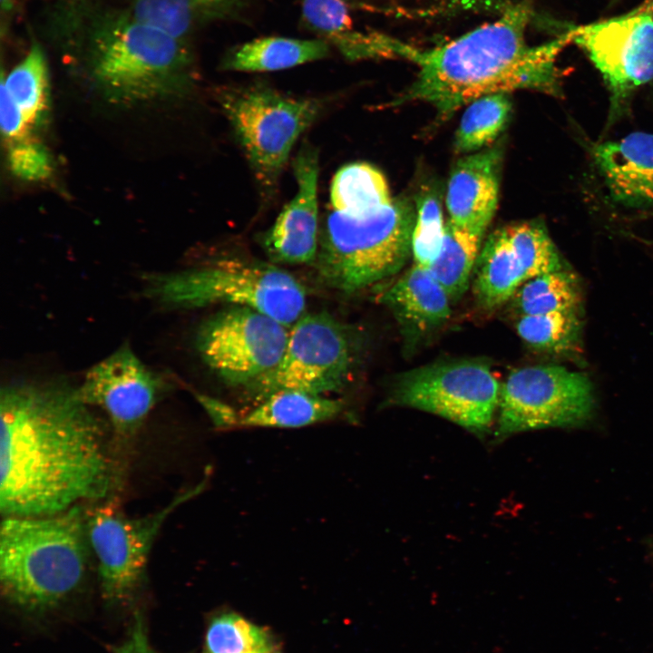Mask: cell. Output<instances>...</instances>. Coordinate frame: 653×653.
Instances as JSON below:
<instances>
[{"mask_svg":"<svg viewBox=\"0 0 653 653\" xmlns=\"http://www.w3.org/2000/svg\"><path fill=\"white\" fill-rule=\"evenodd\" d=\"M63 378L0 392V510L47 516L109 496L114 480L106 430Z\"/></svg>","mask_w":653,"mask_h":653,"instance_id":"obj_1","label":"cell"},{"mask_svg":"<svg viewBox=\"0 0 653 653\" xmlns=\"http://www.w3.org/2000/svg\"><path fill=\"white\" fill-rule=\"evenodd\" d=\"M531 16V0H521L492 22L440 45L419 48L393 37L392 57L411 62L417 73L391 105L424 102L444 119L487 94L531 90L561 96L557 58L571 34L531 45L526 32Z\"/></svg>","mask_w":653,"mask_h":653,"instance_id":"obj_2","label":"cell"},{"mask_svg":"<svg viewBox=\"0 0 653 653\" xmlns=\"http://www.w3.org/2000/svg\"><path fill=\"white\" fill-rule=\"evenodd\" d=\"M53 29L66 53L115 102L180 95L195 83L189 40L139 19L127 7L70 0L54 15Z\"/></svg>","mask_w":653,"mask_h":653,"instance_id":"obj_3","label":"cell"},{"mask_svg":"<svg viewBox=\"0 0 653 653\" xmlns=\"http://www.w3.org/2000/svg\"><path fill=\"white\" fill-rule=\"evenodd\" d=\"M90 550L86 511L80 504L47 516H3V595L29 612L57 607L81 584Z\"/></svg>","mask_w":653,"mask_h":653,"instance_id":"obj_4","label":"cell"},{"mask_svg":"<svg viewBox=\"0 0 653 653\" xmlns=\"http://www.w3.org/2000/svg\"><path fill=\"white\" fill-rule=\"evenodd\" d=\"M414 220L413 205L398 198L361 217L326 211L313 263L319 279L352 294L397 274L412 254Z\"/></svg>","mask_w":653,"mask_h":653,"instance_id":"obj_5","label":"cell"},{"mask_svg":"<svg viewBox=\"0 0 653 653\" xmlns=\"http://www.w3.org/2000/svg\"><path fill=\"white\" fill-rule=\"evenodd\" d=\"M144 276L146 296L167 307H249L288 327L305 313V288L272 263L224 258L180 271Z\"/></svg>","mask_w":653,"mask_h":653,"instance_id":"obj_6","label":"cell"},{"mask_svg":"<svg viewBox=\"0 0 653 653\" xmlns=\"http://www.w3.org/2000/svg\"><path fill=\"white\" fill-rule=\"evenodd\" d=\"M217 101L250 166L261 196L276 194L298 137L316 121L320 99L295 97L261 83L225 86Z\"/></svg>","mask_w":653,"mask_h":653,"instance_id":"obj_7","label":"cell"},{"mask_svg":"<svg viewBox=\"0 0 653 653\" xmlns=\"http://www.w3.org/2000/svg\"><path fill=\"white\" fill-rule=\"evenodd\" d=\"M327 312L304 313L291 326L278 365L245 386L258 404L283 390L340 392L360 365L363 339Z\"/></svg>","mask_w":653,"mask_h":653,"instance_id":"obj_8","label":"cell"},{"mask_svg":"<svg viewBox=\"0 0 653 653\" xmlns=\"http://www.w3.org/2000/svg\"><path fill=\"white\" fill-rule=\"evenodd\" d=\"M201 482L177 495L161 509L139 517L128 516L108 497L86 511V529L97 563L102 598L122 604L140 588L153 542L167 518L201 492Z\"/></svg>","mask_w":653,"mask_h":653,"instance_id":"obj_9","label":"cell"},{"mask_svg":"<svg viewBox=\"0 0 653 653\" xmlns=\"http://www.w3.org/2000/svg\"><path fill=\"white\" fill-rule=\"evenodd\" d=\"M502 384L479 359L426 365L403 373L393 384L390 402L440 415L477 434L491 428Z\"/></svg>","mask_w":653,"mask_h":653,"instance_id":"obj_10","label":"cell"},{"mask_svg":"<svg viewBox=\"0 0 653 653\" xmlns=\"http://www.w3.org/2000/svg\"><path fill=\"white\" fill-rule=\"evenodd\" d=\"M594 407L593 389L583 374L560 365L512 370L502 384L495 435L586 422Z\"/></svg>","mask_w":653,"mask_h":653,"instance_id":"obj_11","label":"cell"},{"mask_svg":"<svg viewBox=\"0 0 653 653\" xmlns=\"http://www.w3.org/2000/svg\"><path fill=\"white\" fill-rule=\"evenodd\" d=\"M288 328L252 307L230 306L201 323L196 347L225 383L246 386L278 365L287 346Z\"/></svg>","mask_w":653,"mask_h":653,"instance_id":"obj_12","label":"cell"},{"mask_svg":"<svg viewBox=\"0 0 653 653\" xmlns=\"http://www.w3.org/2000/svg\"><path fill=\"white\" fill-rule=\"evenodd\" d=\"M571 40L602 74L617 113L631 93L653 80V15H629L569 30Z\"/></svg>","mask_w":653,"mask_h":653,"instance_id":"obj_13","label":"cell"},{"mask_svg":"<svg viewBox=\"0 0 653 653\" xmlns=\"http://www.w3.org/2000/svg\"><path fill=\"white\" fill-rule=\"evenodd\" d=\"M165 386L162 377L124 344L87 370L78 392L85 404L107 414L117 439L129 440L138 433Z\"/></svg>","mask_w":653,"mask_h":653,"instance_id":"obj_14","label":"cell"},{"mask_svg":"<svg viewBox=\"0 0 653 653\" xmlns=\"http://www.w3.org/2000/svg\"><path fill=\"white\" fill-rule=\"evenodd\" d=\"M297 190L273 225L262 234L261 245L273 263L313 264L316 260L320 223L318 219V153L303 144L293 160Z\"/></svg>","mask_w":653,"mask_h":653,"instance_id":"obj_15","label":"cell"},{"mask_svg":"<svg viewBox=\"0 0 653 653\" xmlns=\"http://www.w3.org/2000/svg\"><path fill=\"white\" fill-rule=\"evenodd\" d=\"M503 150L501 144L460 159L447 184L449 221L483 236L496 210Z\"/></svg>","mask_w":653,"mask_h":653,"instance_id":"obj_16","label":"cell"},{"mask_svg":"<svg viewBox=\"0 0 653 653\" xmlns=\"http://www.w3.org/2000/svg\"><path fill=\"white\" fill-rule=\"evenodd\" d=\"M591 154L614 201L631 209H653V133L636 132L595 144Z\"/></svg>","mask_w":653,"mask_h":653,"instance_id":"obj_17","label":"cell"},{"mask_svg":"<svg viewBox=\"0 0 653 653\" xmlns=\"http://www.w3.org/2000/svg\"><path fill=\"white\" fill-rule=\"evenodd\" d=\"M380 297L395 317L407 348L443 326L451 300L430 269L414 263Z\"/></svg>","mask_w":653,"mask_h":653,"instance_id":"obj_18","label":"cell"},{"mask_svg":"<svg viewBox=\"0 0 653 653\" xmlns=\"http://www.w3.org/2000/svg\"><path fill=\"white\" fill-rule=\"evenodd\" d=\"M342 400L325 395L283 390L270 395L244 414L236 427L297 428L335 419L345 411Z\"/></svg>","mask_w":653,"mask_h":653,"instance_id":"obj_19","label":"cell"},{"mask_svg":"<svg viewBox=\"0 0 653 653\" xmlns=\"http://www.w3.org/2000/svg\"><path fill=\"white\" fill-rule=\"evenodd\" d=\"M524 282L505 227L496 229L487 238L474 267L473 291L477 305L493 311L511 300Z\"/></svg>","mask_w":653,"mask_h":653,"instance_id":"obj_20","label":"cell"},{"mask_svg":"<svg viewBox=\"0 0 653 653\" xmlns=\"http://www.w3.org/2000/svg\"><path fill=\"white\" fill-rule=\"evenodd\" d=\"M329 51L330 44L321 38L260 37L229 53L222 66L237 72H274L323 59Z\"/></svg>","mask_w":653,"mask_h":653,"instance_id":"obj_21","label":"cell"},{"mask_svg":"<svg viewBox=\"0 0 653 653\" xmlns=\"http://www.w3.org/2000/svg\"><path fill=\"white\" fill-rule=\"evenodd\" d=\"M139 19L188 39L200 26L237 14L248 0H128Z\"/></svg>","mask_w":653,"mask_h":653,"instance_id":"obj_22","label":"cell"},{"mask_svg":"<svg viewBox=\"0 0 653 653\" xmlns=\"http://www.w3.org/2000/svg\"><path fill=\"white\" fill-rule=\"evenodd\" d=\"M393 200L384 174L366 162H352L341 167L330 186L332 210L348 216L371 214Z\"/></svg>","mask_w":653,"mask_h":653,"instance_id":"obj_23","label":"cell"},{"mask_svg":"<svg viewBox=\"0 0 653 653\" xmlns=\"http://www.w3.org/2000/svg\"><path fill=\"white\" fill-rule=\"evenodd\" d=\"M482 237L449 220L445 223L441 250L429 269L451 302L458 301L468 289Z\"/></svg>","mask_w":653,"mask_h":653,"instance_id":"obj_24","label":"cell"},{"mask_svg":"<svg viewBox=\"0 0 653 653\" xmlns=\"http://www.w3.org/2000/svg\"><path fill=\"white\" fill-rule=\"evenodd\" d=\"M511 300L519 317L551 312L580 313V288L577 277L565 268L528 279Z\"/></svg>","mask_w":653,"mask_h":653,"instance_id":"obj_25","label":"cell"},{"mask_svg":"<svg viewBox=\"0 0 653 653\" xmlns=\"http://www.w3.org/2000/svg\"><path fill=\"white\" fill-rule=\"evenodd\" d=\"M511 112L509 93L487 94L471 102L460 120L455 150L473 153L491 147L505 129Z\"/></svg>","mask_w":653,"mask_h":653,"instance_id":"obj_26","label":"cell"},{"mask_svg":"<svg viewBox=\"0 0 653 653\" xmlns=\"http://www.w3.org/2000/svg\"><path fill=\"white\" fill-rule=\"evenodd\" d=\"M2 83L28 123H38L46 110L48 96V70L41 46L34 44L6 77H2Z\"/></svg>","mask_w":653,"mask_h":653,"instance_id":"obj_27","label":"cell"},{"mask_svg":"<svg viewBox=\"0 0 653 653\" xmlns=\"http://www.w3.org/2000/svg\"><path fill=\"white\" fill-rule=\"evenodd\" d=\"M516 330L531 348L565 355L580 347L581 324L578 312H551L519 317Z\"/></svg>","mask_w":653,"mask_h":653,"instance_id":"obj_28","label":"cell"},{"mask_svg":"<svg viewBox=\"0 0 653 653\" xmlns=\"http://www.w3.org/2000/svg\"><path fill=\"white\" fill-rule=\"evenodd\" d=\"M513 253L525 281L567 268L545 226L538 220L505 226Z\"/></svg>","mask_w":653,"mask_h":653,"instance_id":"obj_29","label":"cell"},{"mask_svg":"<svg viewBox=\"0 0 653 653\" xmlns=\"http://www.w3.org/2000/svg\"><path fill=\"white\" fill-rule=\"evenodd\" d=\"M275 649L262 628L235 613L218 616L207 629L204 653H257Z\"/></svg>","mask_w":653,"mask_h":653,"instance_id":"obj_30","label":"cell"},{"mask_svg":"<svg viewBox=\"0 0 653 653\" xmlns=\"http://www.w3.org/2000/svg\"><path fill=\"white\" fill-rule=\"evenodd\" d=\"M444 229L439 197L435 191L426 190L416 200L412 234L414 263L429 268L441 250Z\"/></svg>","mask_w":653,"mask_h":653,"instance_id":"obj_31","label":"cell"},{"mask_svg":"<svg viewBox=\"0 0 653 653\" xmlns=\"http://www.w3.org/2000/svg\"><path fill=\"white\" fill-rule=\"evenodd\" d=\"M8 161L13 172L24 180H40L51 172L48 152L33 138L9 143Z\"/></svg>","mask_w":653,"mask_h":653,"instance_id":"obj_32","label":"cell"},{"mask_svg":"<svg viewBox=\"0 0 653 653\" xmlns=\"http://www.w3.org/2000/svg\"><path fill=\"white\" fill-rule=\"evenodd\" d=\"M0 122L2 132L8 143L28 137L31 125L3 83L0 90Z\"/></svg>","mask_w":653,"mask_h":653,"instance_id":"obj_33","label":"cell"},{"mask_svg":"<svg viewBox=\"0 0 653 653\" xmlns=\"http://www.w3.org/2000/svg\"><path fill=\"white\" fill-rule=\"evenodd\" d=\"M348 3V0H346ZM398 15H427L434 14L446 0H356Z\"/></svg>","mask_w":653,"mask_h":653,"instance_id":"obj_34","label":"cell"},{"mask_svg":"<svg viewBox=\"0 0 653 653\" xmlns=\"http://www.w3.org/2000/svg\"><path fill=\"white\" fill-rule=\"evenodd\" d=\"M112 653H161L150 643L143 618L136 613L127 638L111 647Z\"/></svg>","mask_w":653,"mask_h":653,"instance_id":"obj_35","label":"cell"},{"mask_svg":"<svg viewBox=\"0 0 653 653\" xmlns=\"http://www.w3.org/2000/svg\"><path fill=\"white\" fill-rule=\"evenodd\" d=\"M195 397L216 427L222 429L236 427L239 414L231 406L219 399L203 394H196Z\"/></svg>","mask_w":653,"mask_h":653,"instance_id":"obj_36","label":"cell"},{"mask_svg":"<svg viewBox=\"0 0 653 653\" xmlns=\"http://www.w3.org/2000/svg\"><path fill=\"white\" fill-rule=\"evenodd\" d=\"M639 10L652 13L653 12V0H650L645 6H643Z\"/></svg>","mask_w":653,"mask_h":653,"instance_id":"obj_37","label":"cell"},{"mask_svg":"<svg viewBox=\"0 0 653 653\" xmlns=\"http://www.w3.org/2000/svg\"><path fill=\"white\" fill-rule=\"evenodd\" d=\"M14 0H1L2 9H8L13 4Z\"/></svg>","mask_w":653,"mask_h":653,"instance_id":"obj_38","label":"cell"},{"mask_svg":"<svg viewBox=\"0 0 653 653\" xmlns=\"http://www.w3.org/2000/svg\"><path fill=\"white\" fill-rule=\"evenodd\" d=\"M257 653H278V652L277 651V649H275V650L264 651V652H257Z\"/></svg>","mask_w":653,"mask_h":653,"instance_id":"obj_39","label":"cell"}]
</instances>
